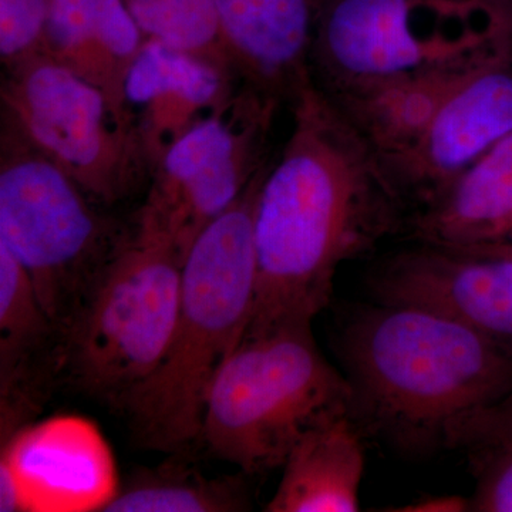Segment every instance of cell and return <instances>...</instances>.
I'll use <instances>...</instances> for the list:
<instances>
[{"mask_svg":"<svg viewBox=\"0 0 512 512\" xmlns=\"http://www.w3.org/2000/svg\"><path fill=\"white\" fill-rule=\"evenodd\" d=\"M291 106V134L256 200L255 301L245 335L312 325L329 305L339 266L403 222L402 191L338 104L311 79Z\"/></svg>","mask_w":512,"mask_h":512,"instance_id":"1","label":"cell"},{"mask_svg":"<svg viewBox=\"0 0 512 512\" xmlns=\"http://www.w3.org/2000/svg\"><path fill=\"white\" fill-rule=\"evenodd\" d=\"M339 355L352 386L350 417L404 453L444 447L451 421L512 390L511 349L414 306L357 309L340 330Z\"/></svg>","mask_w":512,"mask_h":512,"instance_id":"2","label":"cell"},{"mask_svg":"<svg viewBox=\"0 0 512 512\" xmlns=\"http://www.w3.org/2000/svg\"><path fill=\"white\" fill-rule=\"evenodd\" d=\"M268 167L201 232L185 258L167 349L117 407L140 447L177 453L200 440L212 384L244 339L254 309V215Z\"/></svg>","mask_w":512,"mask_h":512,"instance_id":"3","label":"cell"},{"mask_svg":"<svg viewBox=\"0 0 512 512\" xmlns=\"http://www.w3.org/2000/svg\"><path fill=\"white\" fill-rule=\"evenodd\" d=\"M352 397L312 325L245 335L212 384L200 440L242 474L266 473L284 466L308 431L350 416Z\"/></svg>","mask_w":512,"mask_h":512,"instance_id":"4","label":"cell"},{"mask_svg":"<svg viewBox=\"0 0 512 512\" xmlns=\"http://www.w3.org/2000/svg\"><path fill=\"white\" fill-rule=\"evenodd\" d=\"M133 235L2 114L0 245L22 265L60 333Z\"/></svg>","mask_w":512,"mask_h":512,"instance_id":"5","label":"cell"},{"mask_svg":"<svg viewBox=\"0 0 512 512\" xmlns=\"http://www.w3.org/2000/svg\"><path fill=\"white\" fill-rule=\"evenodd\" d=\"M512 50L508 0H329L319 6L309 72L325 93L471 66Z\"/></svg>","mask_w":512,"mask_h":512,"instance_id":"6","label":"cell"},{"mask_svg":"<svg viewBox=\"0 0 512 512\" xmlns=\"http://www.w3.org/2000/svg\"><path fill=\"white\" fill-rule=\"evenodd\" d=\"M184 261L133 235L62 332L60 386L117 410L160 363L180 308Z\"/></svg>","mask_w":512,"mask_h":512,"instance_id":"7","label":"cell"},{"mask_svg":"<svg viewBox=\"0 0 512 512\" xmlns=\"http://www.w3.org/2000/svg\"><path fill=\"white\" fill-rule=\"evenodd\" d=\"M2 114L94 202L146 194L154 165L126 111L99 87L36 53L2 72Z\"/></svg>","mask_w":512,"mask_h":512,"instance_id":"8","label":"cell"},{"mask_svg":"<svg viewBox=\"0 0 512 512\" xmlns=\"http://www.w3.org/2000/svg\"><path fill=\"white\" fill-rule=\"evenodd\" d=\"M279 101L249 86L161 158L133 218L140 237L185 262L195 239L238 200L268 164L266 140Z\"/></svg>","mask_w":512,"mask_h":512,"instance_id":"9","label":"cell"},{"mask_svg":"<svg viewBox=\"0 0 512 512\" xmlns=\"http://www.w3.org/2000/svg\"><path fill=\"white\" fill-rule=\"evenodd\" d=\"M369 286L377 302L440 313L512 350V258L424 244L386 259Z\"/></svg>","mask_w":512,"mask_h":512,"instance_id":"10","label":"cell"},{"mask_svg":"<svg viewBox=\"0 0 512 512\" xmlns=\"http://www.w3.org/2000/svg\"><path fill=\"white\" fill-rule=\"evenodd\" d=\"M512 133V50L451 94L417 143L383 161L404 198L433 204L498 141Z\"/></svg>","mask_w":512,"mask_h":512,"instance_id":"11","label":"cell"},{"mask_svg":"<svg viewBox=\"0 0 512 512\" xmlns=\"http://www.w3.org/2000/svg\"><path fill=\"white\" fill-rule=\"evenodd\" d=\"M242 86L214 64L146 39L128 70L123 109L154 170L181 137L217 114Z\"/></svg>","mask_w":512,"mask_h":512,"instance_id":"12","label":"cell"},{"mask_svg":"<svg viewBox=\"0 0 512 512\" xmlns=\"http://www.w3.org/2000/svg\"><path fill=\"white\" fill-rule=\"evenodd\" d=\"M62 333L29 275L0 245V427L9 444L60 386Z\"/></svg>","mask_w":512,"mask_h":512,"instance_id":"13","label":"cell"},{"mask_svg":"<svg viewBox=\"0 0 512 512\" xmlns=\"http://www.w3.org/2000/svg\"><path fill=\"white\" fill-rule=\"evenodd\" d=\"M222 37L241 82L276 100L311 80L316 0H214Z\"/></svg>","mask_w":512,"mask_h":512,"instance_id":"14","label":"cell"},{"mask_svg":"<svg viewBox=\"0 0 512 512\" xmlns=\"http://www.w3.org/2000/svg\"><path fill=\"white\" fill-rule=\"evenodd\" d=\"M144 42L123 0H49L39 53L99 87L123 109L128 70Z\"/></svg>","mask_w":512,"mask_h":512,"instance_id":"15","label":"cell"},{"mask_svg":"<svg viewBox=\"0 0 512 512\" xmlns=\"http://www.w3.org/2000/svg\"><path fill=\"white\" fill-rule=\"evenodd\" d=\"M491 60L403 74L326 94L386 161L417 143L451 94Z\"/></svg>","mask_w":512,"mask_h":512,"instance_id":"16","label":"cell"},{"mask_svg":"<svg viewBox=\"0 0 512 512\" xmlns=\"http://www.w3.org/2000/svg\"><path fill=\"white\" fill-rule=\"evenodd\" d=\"M512 229V133L468 167L413 221L423 244L461 248L507 238Z\"/></svg>","mask_w":512,"mask_h":512,"instance_id":"17","label":"cell"},{"mask_svg":"<svg viewBox=\"0 0 512 512\" xmlns=\"http://www.w3.org/2000/svg\"><path fill=\"white\" fill-rule=\"evenodd\" d=\"M362 430L352 417L320 424L292 448L268 512H355L365 471Z\"/></svg>","mask_w":512,"mask_h":512,"instance_id":"18","label":"cell"},{"mask_svg":"<svg viewBox=\"0 0 512 512\" xmlns=\"http://www.w3.org/2000/svg\"><path fill=\"white\" fill-rule=\"evenodd\" d=\"M251 510L242 477L208 478L184 466L143 468L130 476L104 512H238Z\"/></svg>","mask_w":512,"mask_h":512,"instance_id":"19","label":"cell"},{"mask_svg":"<svg viewBox=\"0 0 512 512\" xmlns=\"http://www.w3.org/2000/svg\"><path fill=\"white\" fill-rule=\"evenodd\" d=\"M123 2L146 39L158 40L238 77L222 37L214 0Z\"/></svg>","mask_w":512,"mask_h":512,"instance_id":"20","label":"cell"},{"mask_svg":"<svg viewBox=\"0 0 512 512\" xmlns=\"http://www.w3.org/2000/svg\"><path fill=\"white\" fill-rule=\"evenodd\" d=\"M47 13L49 0H0V59L3 69L40 52Z\"/></svg>","mask_w":512,"mask_h":512,"instance_id":"21","label":"cell"},{"mask_svg":"<svg viewBox=\"0 0 512 512\" xmlns=\"http://www.w3.org/2000/svg\"><path fill=\"white\" fill-rule=\"evenodd\" d=\"M444 447L466 451L512 447V390L498 402L461 414L451 421Z\"/></svg>","mask_w":512,"mask_h":512,"instance_id":"22","label":"cell"},{"mask_svg":"<svg viewBox=\"0 0 512 512\" xmlns=\"http://www.w3.org/2000/svg\"><path fill=\"white\" fill-rule=\"evenodd\" d=\"M477 488L470 511L512 512V447H487L468 451Z\"/></svg>","mask_w":512,"mask_h":512,"instance_id":"23","label":"cell"},{"mask_svg":"<svg viewBox=\"0 0 512 512\" xmlns=\"http://www.w3.org/2000/svg\"><path fill=\"white\" fill-rule=\"evenodd\" d=\"M396 511H416V512H461L470 511V500L457 497V495H443V497L430 498L420 503L407 505L404 508H396Z\"/></svg>","mask_w":512,"mask_h":512,"instance_id":"24","label":"cell"},{"mask_svg":"<svg viewBox=\"0 0 512 512\" xmlns=\"http://www.w3.org/2000/svg\"><path fill=\"white\" fill-rule=\"evenodd\" d=\"M447 249L470 255L503 256V258H512V239H507V241L487 242V244L470 245V247Z\"/></svg>","mask_w":512,"mask_h":512,"instance_id":"25","label":"cell"},{"mask_svg":"<svg viewBox=\"0 0 512 512\" xmlns=\"http://www.w3.org/2000/svg\"><path fill=\"white\" fill-rule=\"evenodd\" d=\"M507 239H512V229L510 234L507 235V238L501 239V241H507Z\"/></svg>","mask_w":512,"mask_h":512,"instance_id":"26","label":"cell"},{"mask_svg":"<svg viewBox=\"0 0 512 512\" xmlns=\"http://www.w3.org/2000/svg\"><path fill=\"white\" fill-rule=\"evenodd\" d=\"M508 2L512 3V0H508Z\"/></svg>","mask_w":512,"mask_h":512,"instance_id":"27","label":"cell"}]
</instances>
